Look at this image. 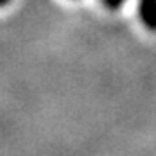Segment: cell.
Returning a JSON list of instances; mask_svg holds the SVG:
<instances>
[{
    "mask_svg": "<svg viewBox=\"0 0 156 156\" xmlns=\"http://www.w3.org/2000/svg\"><path fill=\"white\" fill-rule=\"evenodd\" d=\"M108 9H119L122 4H124V0H101Z\"/></svg>",
    "mask_w": 156,
    "mask_h": 156,
    "instance_id": "obj_2",
    "label": "cell"
},
{
    "mask_svg": "<svg viewBox=\"0 0 156 156\" xmlns=\"http://www.w3.org/2000/svg\"><path fill=\"white\" fill-rule=\"evenodd\" d=\"M138 15H140L142 23L149 31L156 32V0H140Z\"/></svg>",
    "mask_w": 156,
    "mask_h": 156,
    "instance_id": "obj_1",
    "label": "cell"
},
{
    "mask_svg": "<svg viewBox=\"0 0 156 156\" xmlns=\"http://www.w3.org/2000/svg\"><path fill=\"white\" fill-rule=\"evenodd\" d=\"M5 4H9V0H0V5H5Z\"/></svg>",
    "mask_w": 156,
    "mask_h": 156,
    "instance_id": "obj_3",
    "label": "cell"
}]
</instances>
